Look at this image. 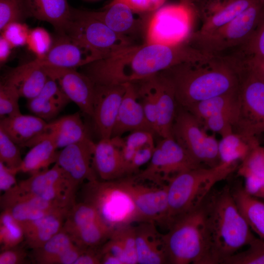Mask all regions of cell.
I'll return each instance as SVG.
<instances>
[{
  "instance_id": "obj_40",
  "label": "cell",
  "mask_w": 264,
  "mask_h": 264,
  "mask_svg": "<svg viewBox=\"0 0 264 264\" xmlns=\"http://www.w3.org/2000/svg\"><path fill=\"white\" fill-rule=\"evenodd\" d=\"M23 240L24 235L21 224L8 211L2 210L0 216V250L17 246Z\"/></svg>"
},
{
  "instance_id": "obj_24",
  "label": "cell",
  "mask_w": 264,
  "mask_h": 264,
  "mask_svg": "<svg viewBox=\"0 0 264 264\" xmlns=\"http://www.w3.org/2000/svg\"><path fill=\"white\" fill-rule=\"evenodd\" d=\"M140 222L135 226L138 264H168L164 234L158 231L154 222Z\"/></svg>"
},
{
  "instance_id": "obj_60",
  "label": "cell",
  "mask_w": 264,
  "mask_h": 264,
  "mask_svg": "<svg viewBox=\"0 0 264 264\" xmlns=\"http://www.w3.org/2000/svg\"><path fill=\"white\" fill-rule=\"evenodd\" d=\"M196 0H180V2L194 5Z\"/></svg>"
},
{
  "instance_id": "obj_5",
  "label": "cell",
  "mask_w": 264,
  "mask_h": 264,
  "mask_svg": "<svg viewBox=\"0 0 264 264\" xmlns=\"http://www.w3.org/2000/svg\"><path fill=\"white\" fill-rule=\"evenodd\" d=\"M163 236L168 264H215L203 202L176 220Z\"/></svg>"
},
{
  "instance_id": "obj_12",
  "label": "cell",
  "mask_w": 264,
  "mask_h": 264,
  "mask_svg": "<svg viewBox=\"0 0 264 264\" xmlns=\"http://www.w3.org/2000/svg\"><path fill=\"white\" fill-rule=\"evenodd\" d=\"M203 167L194 160L172 137L163 138L156 145L148 166L133 176L137 181L167 185L183 172Z\"/></svg>"
},
{
  "instance_id": "obj_37",
  "label": "cell",
  "mask_w": 264,
  "mask_h": 264,
  "mask_svg": "<svg viewBox=\"0 0 264 264\" xmlns=\"http://www.w3.org/2000/svg\"><path fill=\"white\" fill-rule=\"evenodd\" d=\"M230 57L244 65L252 60L264 59V15L249 40Z\"/></svg>"
},
{
  "instance_id": "obj_42",
  "label": "cell",
  "mask_w": 264,
  "mask_h": 264,
  "mask_svg": "<svg viewBox=\"0 0 264 264\" xmlns=\"http://www.w3.org/2000/svg\"><path fill=\"white\" fill-rule=\"evenodd\" d=\"M247 246L246 250L237 252L222 264H264V239L255 238Z\"/></svg>"
},
{
  "instance_id": "obj_8",
  "label": "cell",
  "mask_w": 264,
  "mask_h": 264,
  "mask_svg": "<svg viewBox=\"0 0 264 264\" xmlns=\"http://www.w3.org/2000/svg\"><path fill=\"white\" fill-rule=\"evenodd\" d=\"M83 196L84 201L92 205L102 220L113 229L138 221L134 201L118 179L88 181Z\"/></svg>"
},
{
  "instance_id": "obj_58",
  "label": "cell",
  "mask_w": 264,
  "mask_h": 264,
  "mask_svg": "<svg viewBox=\"0 0 264 264\" xmlns=\"http://www.w3.org/2000/svg\"><path fill=\"white\" fill-rule=\"evenodd\" d=\"M13 47L10 43L1 35L0 37V62L1 64L7 60Z\"/></svg>"
},
{
  "instance_id": "obj_32",
  "label": "cell",
  "mask_w": 264,
  "mask_h": 264,
  "mask_svg": "<svg viewBox=\"0 0 264 264\" xmlns=\"http://www.w3.org/2000/svg\"><path fill=\"white\" fill-rule=\"evenodd\" d=\"M58 148L50 137L44 136L38 139L26 154L19 170L31 175L47 170L55 163Z\"/></svg>"
},
{
  "instance_id": "obj_26",
  "label": "cell",
  "mask_w": 264,
  "mask_h": 264,
  "mask_svg": "<svg viewBox=\"0 0 264 264\" xmlns=\"http://www.w3.org/2000/svg\"><path fill=\"white\" fill-rule=\"evenodd\" d=\"M52 138L58 149L90 138L87 128L78 112L60 117L47 123L44 132L30 144L32 146L40 138Z\"/></svg>"
},
{
  "instance_id": "obj_56",
  "label": "cell",
  "mask_w": 264,
  "mask_h": 264,
  "mask_svg": "<svg viewBox=\"0 0 264 264\" xmlns=\"http://www.w3.org/2000/svg\"><path fill=\"white\" fill-rule=\"evenodd\" d=\"M96 248L85 249L76 260L74 264H101L102 254Z\"/></svg>"
},
{
  "instance_id": "obj_18",
  "label": "cell",
  "mask_w": 264,
  "mask_h": 264,
  "mask_svg": "<svg viewBox=\"0 0 264 264\" xmlns=\"http://www.w3.org/2000/svg\"><path fill=\"white\" fill-rule=\"evenodd\" d=\"M258 0H196L194 6L201 24L194 32L209 33L228 23Z\"/></svg>"
},
{
  "instance_id": "obj_46",
  "label": "cell",
  "mask_w": 264,
  "mask_h": 264,
  "mask_svg": "<svg viewBox=\"0 0 264 264\" xmlns=\"http://www.w3.org/2000/svg\"><path fill=\"white\" fill-rule=\"evenodd\" d=\"M20 96L11 85L1 81L0 84V118L22 113L19 107Z\"/></svg>"
},
{
  "instance_id": "obj_11",
  "label": "cell",
  "mask_w": 264,
  "mask_h": 264,
  "mask_svg": "<svg viewBox=\"0 0 264 264\" xmlns=\"http://www.w3.org/2000/svg\"><path fill=\"white\" fill-rule=\"evenodd\" d=\"M233 131L248 138L264 133V81L247 69L238 91Z\"/></svg>"
},
{
  "instance_id": "obj_34",
  "label": "cell",
  "mask_w": 264,
  "mask_h": 264,
  "mask_svg": "<svg viewBox=\"0 0 264 264\" xmlns=\"http://www.w3.org/2000/svg\"><path fill=\"white\" fill-rule=\"evenodd\" d=\"M259 144L256 138H248L232 132L219 142L220 162L233 163L242 161L251 151Z\"/></svg>"
},
{
  "instance_id": "obj_3",
  "label": "cell",
  "mask_w": 264,
  "mask_h": 264,
  "mask_svg": "<svg viewBox=\"0 0 264 264\" xmlns=\"http://www.w3.org/2000/svg\"><path fill=\"white\" fill-rule=\"evenodd\" d=\"M207 230L215 264H222L256 237L239 211L230 186L212 189L203 202Z\"/></svg>"
},
{
  "instance_id": "obj_38",
  "label": "cell",
  "mask_w": 264,
  "mask_h": 264,
  "mask_svg": "<svg viewBox=\"0 0 264 264\" xmlns=\"http://www.w3.org/2000/svg\"><path fill=\"white\" fill-rule=\"evenodd\" d=\"M100 220L102 219L92 205L84 201L75 202L69 210L62 229L69 233Z\"/></svg>"
},
{
  "instance_id": "obj_53",
  "label": "cell",
  "mask_w": 264,
  "mask_h": 264,
  "mask_svg": "<svg viewBox=\"0 0 264 264\" xmlns=\"http://www.w3.org/2000/svg\"><path fill=\"white\" fill-rule=\"evenodd\" d=\"M19 172L17 169L8 168L0 161V191L5 192L17 183L16 175Z\"/></svg>"
},
{
  "instance_id": "obj_45",
  "label": "cell",
  "mask_w": 264,
  "mask_h": 264,
  "mask_svg": "<svg viewBox=\"0 0 264 264\" xmlns=\"http://www.w3.org/2000/svg\"><path fill=\"white\" fill-rule=\"evenodd\" d=\"M19 147L0 128V161L19 172L22 159Z\"/></svg>"
},
{
  "instance_id": "obj_19",
  "label": "cell",
  "mask_w": 264,
  "mask_h": 264,
  "mask_svg": "<svg viewBox=\"0 0 264 264\" xmlns=\"http://www.w3.org/2000/svg\"><path fill=\"white\" fill-rule=\"evenodd\" d=\"M94 144L90 138L58 151L55 163L66 173L77 186L85 180L90 181L97 179L92 161Z\"/></svg>"
},
{
  "instance_id": "obj_17",
  "label": "cell",
  "mask_w": 264,
  "mask_h": 264,
  "mask_svg": "<svg viewBox=\"0 0 264 264\" xmlns=\"http://www.w3.org/2000/svg\"><path fill=\"white\" fill-rule=\"evenodd\" d=\"M117 34L134 39L146 34L148 24L153 13H138L122 3H108L100 11H88Z\"/></svg>"
},
{
  "instance_id": "obj_4",
  "label": "cell",
  "mask_w": 264,
  "mask_h": 264,
  "mask_svg": "<svg viewBox=\"0 0 264 264\" xmlns=\"http://www.w3.org/2000/svg\"><path fill=\"white\" fill-rule=\"evenodd\" d=\"M236 163L220 162L213 167H201L181 173L167 184L169 227L178 219L199 207L215 185L227 178Z\"/></svg>"
},
{
  "instance_id": "obj_20",
  "label": "cell",
  "mask_w": 264,
  "mask_h": 264,
  "mask_svg": "<svg viewBox=\"0 0 264 264\" xmlns=\"http://www.w3.org/2000/svg\"><path fill=\"white\" fill-rule=\"evenodd\" d=\"M121 136L100 139L95 143L93 151V166L97 175L103 181L121 178L127 175L122 148Z\"/></svg>"
},
{
  "instance_id": "obj_1",
  "label": "cell",
  "mask_w": 264,
  "mask_h": 264,
  "mask_svg": "<svg viewBox=\"0 0 264 264\" xmlns=\"http://www.w3.org/2000/svg\"><path fill=\"white\" fill-rule=\"evenodd\" d=\"M205 55L187 42L176 46L144 43L83 66L84 73L94 84H125L145 79L176 65Z\"/></svg>"
},
{
  "instance_id": "obj_57",
  "label": "cell",
  "mask_w": 264,
  "mask_h": 264,
  "mask_svg": "<svg viewBox=\"0 0 264 264\" xmlns=\"http://www.w3.org/2000/svg\"><path fill=\"white\" fill-rule=\"evenodd\" d=\"M246 67L248 71L264 81V59L251 60L247 63Z\"/></svg>"
},
{
  "instance_id": "obj_52",
  "label": "cell",
  "mask_w": 264,
  "mask_h": 264,
  "mask_svg": "<svg viewBox=\"0 0 264 264\" xmlns=\"http://www.w3.org/2000/svg\"><path fill=\"white\" fill-rule=\"evenodd\" d=\"M18 246L1 251L0 264L25 263L27 254L25 250Z\"/></svg>"
},
{
  "instance_id": "obj_44",
  "label": "cell",
  "mask_w": 264,
  "mask_h": 264,
  "mask_svg": "<svg viewBox=\"0 0 264 264\" xmlns=\"http://www.w3.org/2000/svg\"><path fill=\"white\" fill-rule=\"evenodd\" d=\"M112 234L120 241L123 248L126 264H138L135 226L131 224L114 229Z\"/></svg>"
},
{
  "instance_id": "obj_47",
  "label": "cell",
  "mask_w": 264,
  "mask_h": 264,
  "mask_svg": "<svg viewBox=\"0 0 264 264\" xmlns=\"http://www.w3.org/2000/svg\"><path fill=\"white\" fill-rule=\"evenodd\" d=\"M236 111L226 112L211 116L202 123L206 130L217 132L224 137L232 132L234 124Z\"/></svg>"
},
{
  "instance_id": "obj_41",
  "label": "cell",
  "mask_w": 264,
  "mask_h": 264,
  "mask_svg": "<svg viewBox=\"0 0 264 264\" xmlns=\"http://www.w3.org/2000/svg\"><path fill=\"white\" fill-rule=\"evenodd\" d=\"M29 17L25 0H0V32L9 24L22 23Z\"/></svg>"
},
{
  "instance_id": "obj_22",
  "label": "cell",
  "mask_w": 264,
  "mask_h": 264,
  "mask_svg": "<svg viewBox=\"0 0 264 264\" xmlns=\"http://www.w3.org/2000/svg\"><path fill=\"white\" fill-rule=\"evenodd\" d=\"M95 61L94 57L88 51L76 44L65 35H60V38L52 44L44 56L36 58L29 63L36 66L75 68Z\"/></svg>"
},
{
  "instance_id": "obj_31",
  "label": "cell",
  "mask_w": 264,
  "mask_h": 264,
  "mask_svg": "<svg viewBox=\"0 0 264 264\" xmlns=\"http://www.w3.org/2000/svg\"><path fill=\"white\" fill-rule=\"evenodd\" d=\"M230 189L236 204L251 230L264 239V201L249 194L241 183Z\"/></svg>"
},
{
  "instance_id": "obj_7",
  "label": "cell",
  "mask_w": 264,
  "mask_h": 264,
  "mask_svg": "<svg viewBox=\"0 0 264 264\" xmlns=\"http://www.w3.org/2000/svg\"><path fill=\"white\" fill-rule=\"evenodd\" d=\"M63 35L90 52L96 61L137 45L89 14L88 10L72 9Z\"/></svg>"
},
{
  "instance_id": "obj_29",
  "label": "cell",
  "mask_w": 264,
  "mask_h": 264,
  "mask_svg": "<svg viewBox=\"0 0 264 264\" xmlns=\"http://www.w3.org/2000/svg\"><path fill=\"white\" fill-rule=\"evenodd\" d=\"M48 79L43 66L28 62L10 70L2 81L15 87L21 97L29 100L40 93Z\"/></svg>"
},
{
  "instance_id": "obj_50",
  "label": "cell",
  "mask_w": 264,
  "mask_h": 264,
  "mask_svg": "<svg viewBox=\"0 0 264 264\" xmlns=\"http://www.w3.org/2000/svg\"><path fill=\"white\" fill-rule=\"evenodd\" d=\"M166 0H111L110 3H123L134 12L153 13L163 6Z\"/></svg>"
},
{
  "instance_id": "obj_30",
  "label": "cell",
  "mask_w": 264,
  "mask_h": 264,
  "mask_svg": "<svg viewBox=\"0 0 264 264\" xmlns=\"http://www.w3.org/2000/svg\"><path fill=\"white\" fill-rule=\"evenodd\" d=\"M30 17L51 24L63 35L69 21L72 7L67 0H25Z\"/></svg>"
},
{
  "instance_id": "obj_39",
  "label": "cell",
  "mask_w": 264,
  "mask_h": 264,
  "mask_svg": "<svg viewBox=\"0 0 264 264\" xmlns=\"http://www.w3.org/2000/svg\"><path fill=\"white\" fill-rule=\"evenodd\" d=\"M146 117L156 133L157 125L156 99L154 75L133 83Z\"/></svg>"
},
{
  "instance_id": "obj_10",
  "label": "cell",
  "mask_w": 264,
  "mask_h": 264,
  "mask_svg": "<svg viewBox=\"0 0 264 264\" xmlns=\"http://www.w3.org/2000/svg\"><path fill=\"white\" fill-rule=\"evenodd\" d=\"M180 107L173 125V138L199 164L206 167L217 166L220 163L219 142L206 132L201 122Z\"/></svg>"
},
{
  "instance_id": "obj_54",
  "label": "cell",
  "mask_w": 264,
  "mask_h": 264,
  "mask_svg": "<svg viewBox=\"0 0 264 264\" xmlns=\"http://www.w3.org/2000/svg\"><path fill=\"white\" fill-rule=\"evenodd\" d=\"M101 254L109 253L118 258L126 264L125 256L123 248L119 240L112 234L106 241L100 249Z\"/></svg>"
},
{
  "instance_id": "obj_16",
  "label": "cell",
  "mask_w": 264,
  "mask_h": 264,
  "mask_svg": "<svg viewBox=\"0 0 264 264\" xmlns=\"http://www.w3.org/2000/svg\"><path fill=\"white\" fill-rule=\"evenodd\" d=\"M125 89V84H95L92 118L100 139L111 137Z\"/></svg>"
},
{
  "instance_id": "obj_25",
  "label": "cell",
  "mask_w": 264,
  "mask_h": 264,
  "mask_svg": "<svg viewBox=\"0 0 264 264\" xmlns=\"http://www.w3.org/2000/svg\"><path fill=\"white\" fill-rule=\"evenodd\" d=\"M71 206L62 208L42 218L20 223L27 246L32 249L40 248L60 232Z\"/></svg>"
},
{
  "instance_id": "obj_59",
  "label": "cell",
  "mask_w": 264,
  "mask_h": 264,
  "mask_svg": "<svg viewBox=\"0 0 264 264\" xmlns=\"http://www.w3.org/2000/svg\"><path fill=\"white\" fill-rule=\"evenodd\" d=\"M101 264H123L122 262L118 258L109 253L102 254Z\"/></svg>"
},
{
  "instance_id": "obj_9",
  "label": "cell",
  "mask_w": 264,
  "mask_h": 264,
  "mask_svg": "<svg viewBox=\"0 0 264 264\" xmlns=\"http://www.w3.org/2000/svg\"><path fill=\"white\" fill-rule=\"evenodd\" d=\"M198 19L193 5L179 2L162 6L151 15L144 43L167 46L184 43L195 31Z\"/></svg>"
},
{
  "instance_id": "obj_14",
  "label": "cell",
  "mask_w": 264,
  "mask_h": 264,
  "mask_svg": "<svg viewBox=\"0 0 264 264\" xmlns=\"http://www.w3.org/2000/svg\"><path fill=\"white\" fill-rule=\"evenodd\" d=\"M118 181L134 201L138 221H160L165 223L168 211L167 184L148 186L133 177L118 179Z\"/></svg>"
},
{
  "instance_id": "obj_33",
  "label": "cell",
  "mask_w": 264,
  "mask_h": 264,
  "mask_svg": "<svg viewBox=\"0 0 264 264\" xmlns=\"http://www.w3.org/2000/svg\"><path fill=\"white\" fill-rule=\"evenodd\" d=\"M238 91L213 97L184 109L202 122L211 116L235 111L238 102Z\"/></svg>"
},
{
  "instance_id": "obj_36",
  "label": "cell",
  "mask_w": 264,
  "mask_h": 264,
  "mask_svg": "<svg viewBox=\"0 0 264 264\" xmlns=\"http://www.w3.org/2000/svg\"><path fill=\"white\" fill-rule=\"evenodd\" d=\"M74 243L64 230L54 236L42 247L32 249V258L40 264H57L63 253Z\"/></svg>"
},
{
  "instance_id": "obj_15",
  "label": "cell",
  "mask_w": 264,
  "mask_h": 264,
  "mask_svg": "<svg viewBox=\"0 0 264 264\" xmlns=\"http://www.w3.org/2000/svg\"><path fill=\"white\" fill-rule=\"evenodd\" d=\"M43 67L48 77L57 83L69 100L76 104L83 112L92 118L95 86L92 80L75 68Z\"/></svg>"
},
{
  "instance_id": "obj_21",
  "label": "cell",
  "mask_w": 264,
  "mask_h": 264,
  "mask_svg": "<svg viewBox=\"0 0 264 264\" xmlns=\"http://www.w3.org/2000/svg\"><path fill=\"white\" fill-rule=\"evenodd\" d=\"M126 89L118 112L111 137L127 132L147 131L154 133L140 102L135 85L126 83Z\"/></svg>"
},
{
  "instance_id": "obj_55",
  "label": "cell",
  "mask_w": 264,
  "mask_h": 264,
  "mask_svg": "<svg viewBox=\"0 0 264 264\" xmlns=\"http://www.w3.org/2000/svg\"><path fill=\"white\" fill-rule=\"evenodd\" d=\"M244 178L245 190L256 198L264 199V176L262 177L247 176Z\"/></svg>"
},
{
  "instance_id": "obj_6",
  "label": "cell",
  "mask_w": 264,
  "mask_h": 264,
  "mask_svg": "<svg viewBox=\"0 0 264 264\" xmlns=\"http://www.w3.org/2000/svg\"><path fill=\"white\" fill-rule=\"evenodd\" d=\"M264 15V3L257 1L232 20L209 33L193 32L187 42L203 54L227 56L245 43Z\"/></svg>"
},
{
  "instance_id": "obj_51",
  "label": "cell",
  "mask_w": 264,
  "mask_h": 264,
  "mask_svg": "<svg viewBox=\"0 0 264 264\" xmlns=\"http://www.w3.org/2000/svg\"><path fill=\"white\" fill-rule=\"evenodd\" d=\"M155 147L154 143L148 144L141 148L135 153L129 165L127 176L135 173L140 167L150 161Z\"/></svg>"
},
{
  "instance_id": "obj_49",
  "label": "cell",
  "mask_w": 264,
  "mask_h": 264,
  "mask_svg": "<svg viewBox=\"0 0 264 264\" xmlns=\"http://www.w3.org/2000/svg\"><path fill=\"white\" fill-rule=\"evenodd\" d=\"M29 30L23 23H12L7 26L1 35L14 47L26 44Z\"/></svg>"
},
{
  "instance_id": "obj_2",
  "label": "cell",
  "mask_w": 264,
  "mask_h": 264,
  "mask_svg": "<svg viewBox=\"0 0 264 264\" xmlns=\"http://www.w3.org/2000/svg\"><path fill=\"white\" fill-rule=\"evenodd\" d=\"M244 69L232 60L205 55L160 72L171 83L177 105L184 108L238 91Z\"/></svg>"
},
{
  "instance_id": "obj_23",
  "label": "cell",
  "mask_w": 264,
  "mask_h": 264,
  "mask_svg": "<svg viewBox=\"0 0 264 264\" xmlns=\"http://www.w3.org/2000/svg\"><path fill=\"white\" fill-rule=\"evenodd\" d=\"M157 111L156 133L162 138L173 137L172 129L177 105L174 88L161 72L154 75Z\"/></svg>"
},
{
  "instance_id": "obj_13",
  "label": "cell",
  "mask_w": 264,
  "mask_h": 264,
  "mask_svg": "<svg viewBox=\"0 0 264 264\" xmlns=\"http://www.w3.org/2000/svg\"><path fill=\"white\" fill-rule=\"evenodd\" d=\"M18 185L23 191L46 200L57 201L66 205L75 202L77 186L56 163L50 169L31 175Z\"/></svg>"
},
{
  "instance_id": "obj_61",
  "label": "cell",
  "mask_w": 264,
  "mask_h": 264,
  "mask_svg": "<svg viewBox=\"0 0 264 264\" xmlns=\"http://www.w3.org/2000/svg\"><path fill=\"white\" fill-rule=\"evenodd\" d=\"M264 153V148H263Z\"/></svg>"
},
{
  "instance_id": "obj_28",
  "label": "cell",
  "mask_w": 264,
  "mask_h": 264,
  "mask_svg": "<svg viewBox=\"0 0 264 264\" xmlns=\"http://www.w3.org/2000/svg\"><path fill=\"white\" fill-rule=\"evenodd\" d=\"M70 102L57 83L48 77L40 93L28 100L26 106L34 115L46 121L56 117Z\"/></svg>"
},
{
  "instance_id": "obj_35",
  "label": "cell",
  "mask_w": 264,
  "mask_h": 264,
  "mask_svg": "<svg viewBox=\"0 0 264 264\" xmlns=\"http://www.w3.org/2000/svg\"><path fill=\"white\" fill-rule=\"evenodd\" d=\"M114 229L100 220L67 234L76 245L85 249L96 248L106 241Z\"/></svg>"
},
{
  "instance_id": "obj_48",
  "label": "cell",
  "mask_w": 264,
  "mask_h": 264,
  "mask_svg": "<svg viewBox=\"0 0 264 264\" xmlns=\"http://www.w3.org/2000/svg\"><path fill=\"white\" fill-rule=\"evenodd\" d=\"M26 44L37 58L44 56L52 45L49 33L44 29L40 27L29 30Z\"/></svg>"
},
{
  "instance_id": "obj_27",
  "label": "cell",
  "mask_w": 264,
  "mask_h": 264,
  "mask_svg": "<svg viewBox=\"0 0 264 264\" xmlns=\"http://www.w3.org/2000/svg\"><path fill=\"white\" fill-rule=\"evenodd\" d=\"M47 124L36 115L21 113L1 118L0 128L19 147H28L44 132Z\"/></svg>"
},
{
  "instance_id": "obj_43",
  "label": "cell",
  "mask_w": 264,
  "mask_h": 264,
  "mask_svg": "<svg viewBox=\"0 0 264 264\" xmlns=\"http://www.w3.org/2000/svg\"><path fill=\"white\" fill-rule=\"evenodd\" d=\"M153 132L147 131H136L131 132L123 138L122 153L127 171L130 163L135 153L144 146L154 143Z\"/></svg>"
}]
</instances>
